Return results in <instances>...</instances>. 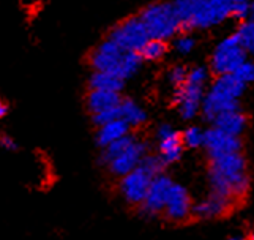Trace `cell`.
Instances as JSON below:
<instances>
[{
	"label": "cell",
	"instance_id": "6da1fadb",
	"mask_svg": "<svg viewBox=\"0 0 254 240\" xmlns=\"http://www.w3.org/2000/svg\"><path fill=\"white\" fill-rule=\"evenodd\" d=\"M208 180L212 191L237 201L243 198L248 191L250 177L247 169V161L240 152L227 154L223 157L212 158L208 169Z\"/></svg>",
	"mask_w": 254,
	"mask_h": 240
},
{
	"label": "cell",
	"instance_id": "7a4b0ae2",
	"mask_svg": "<svg viewBox=\"0 0 254 240\" xmlns=\"http://www.w3.org/2000/svg\"><path fill=\"white\" fill-rule=\"evenodd\" d=\"M142 56L137 51H125L111 38L101 41L90 56L93 70L109 71L122 79L131 78L141 67Z\"/></svg>",
	"mask_w": 254,
	"mask_h": 240
},
{
	"label": "cell",
	"instance_id": "3957f363",
	"mask_svg": "<svg viewBox=\"0 0 254 240\" xmlns=\"http://www.w3.org/2000/svg\"><path fill=\"white\" fill-rule=\"evenodd\" d=\"M245 85L247 84L234 73L218 75L216 81L202 101V111L205 117L213 120L226 111L237 109V100L245 92Z\"/></svg>",
	"mask_w": 254,
	"mask_h": 240
},
{
	"label": "cell",
	"instance_id": "277c9868",
	"mask_svg": "<svg viewBox=\"0 0 254 240\" xmlns=\"http://www.w3.org/2000/svg\"><path fill=\"white\" fill-rule=\"evenodd\" d=\"M208 81V71L204 67H196L188 71V78L183 85L175 88L174 101L179 106L182 119H194L202 108L204 88Z\"/></svg>",
	"mask_w": 254,
	"mask_h": 240
},
{
	"label": "cell",
	"instance_id": "5b68a950",
	"mask_svg": "<svg viewBox=\"0 0 254 240\" xmlns=\"http://www.w3.org/2000/svg\"><path fill=\"white\" fill-rule=\"evenodd\" d=\"M139 17L142 19L150 38L168 40L182 29L172 3H153L147 6Z\"/></svg>",
	"mask_w": 254,
	"mask_h": 240
},
{
	"label": "cell",
	"instance_id": "8992f818",
	"mask_svg": "<svg viewBox=\"0 0 254 240\" xmlns=\"http://www.w3.org/2000/svg\"><path fill=\"white\" fill-rule=\"evenodd\" d=\"M247 60V49L242 44L239 35H231L224 38L213 51L212 70L216 75L234 73Z\"/></svg>",
	"mask_w": 254,
	"mask_h": 240
},
{
	"label": "cell",
	"instance_id": "52a82bcc",
	"mask_svg": "<svg viewBox=\"0 0 254 240\" xmlns=\"http://www.w3.org/2000/svg\"><path fill=\"white\" fill-rule=\"evenodd\" d=\"M229 16V0H191V29L213 27Z\"/></svg>",
	"mask_w": 254,
	"mask_h": 240
},
{
	"label": "cell",
	"instance_id": "ba28073f",
	"mask_svg": "<svg viewBox=\"0 0 254 240\" xmlns=\"http://www.w3.org/2000/svg\"><path fill=\"white\" fill-rule=\"evenodd\" d=\"M109 38L116 41L120 48L125 51H141L145 41L150 38L141 17H129V19L120 22L112 29Z\"/></svg>",
	"mask_w": 254,
	"mask_h": 240
},
{
	"label": "cell",
	"instance_id": "9c48e42d",
	"mask_svg": "<svg viewBox=\"0 0 254 240\" xmlns=\"http://www.w3.org/2000/svg\"><path fill=\"white\" fill-rule=\"evenodd\" d=\"M155 177L156 175H153L147 167L139 164L136 169H133L127 175L122 177V182H120L122 196L129 204H141L145 199L147 191L150 188Z\"/></svg>",
	"mask_w": 254,
	"mask_h": 240
},
{
	"label": "cell",
	"instance_id": "30bf717a",
	"mask_svg": "<svg viewBox=\"0 0 254 240\" xmlns=\"http://www.w3.org/2000/svg\"><path fill=\"white\" fill-rule=\"evenodd\" d=\"M172 180L168 179L166 175H156L150 188L147 191V196L145 199L141 202V210L144 215H158L160 212L164 210V206H166V201H168V194H169V190L172 186Z\"/></svg>",
	"mask_w": 254,
	"mask_h": 240
},
{
	"label": "cell",
	"instance_id": "8fae6325",
	"mask_svg": "<svg viewBox=\"0 0 254 240\" xmlns=\"http://www.w3.org/2000/svg\"><path fill=\"white\" fill-rule=\"evenodd\" d=\"M204 147L207 149L208 155L212 158L216 157H223L227 154H234V152H240L242 142L239 136H234L226 133L220 128L213 127L212 130L205 131V141H204Z\"/></svg>",
	"mask_w": 254,
	"mask_h": 240
},
{
	"label": "cell",
	"instance_id": "7c38bea8",
	"mask_svg": "<svg viewBox=\"0 0 254 240\" xmlns=\"http://www.w3.org/2000/svg\"><path fill=\"white\" fill-rule=\"evenodd\" d=\"M144 157H145V144L141 141L134 139L117 158L112 160V161L108 164V167L114 175L124 177L128 172L136 169V167L141 164Z\"/></svg>",
	"mask_w": 254,
	"mask_h": 240
},
{
	"label": "cell",
	"instance_id": "4fadbf2b",
	"mask_svg": "<svg viewBox=\"0 0 254 240\" xmlns=\"http://www.w3.org/2000/svg\"><path fill=\"white\" fill-rule=\"evenodd\" d=\"M164 212L166 217L172 221H183L188 218L191 213V199L188 191L182 185L172 183L168 194V201H166L164 206Z\"/></svg>",
	"mask_w": 254,
	"mask_h": 240
},
{
	"label": "cell",
	"instance_id": "5bb4252c",
	"mask_svg": "<svg viewBox=\"0 0 254 240\" xmlns=\"http://www.w3.org/2000/svg\"><path fill=\"white\" fill-rule=\"evenodd\" d=\"M234 201L231 198L224 196V194H220L216 191H212L207 198H204L202 201H199L194 209H192V213L197 218L202 220H212V218H218L226 215L227 212L231 210Z\"/></svg>",
	"mask_w": 254,
	"mask_h": 240
},
{
	"label": "cell",
	"instance_id": "9a60e30c",
	"mask_svg": "<svg viewBox=\"0 0 254 240\" xmlns=\"http://www.w3.org/2000/svg\"><path fill=\"white\" fill-rule=\"evenodd\" d=\"M160 138V155L166 163H175L182 157L183 139L171 125H161L158 128Z\"/></svg>",
	"mask_w": 254,
	"mask_h": 240
},
{
	"label": "cell",
	"instance_id": "2e32d148",
	"mask_svg": "<svg viewBox=\"0 0 254 240\" xmlns=\"http://www.w3.org/2000/svg\"><path fill=\"white\" fill-rule=\"evenodd\" d=\"M122 98L116 90H101V88H90L87 95V108L90 114H100L104 111H111L119 108Z\"/></svg>",
	"mask_w": 254,
	"mask_h": 240
},
{
	"label": "cell",
	"instance_id": "e0dca14e",
	"mask_svg": "<svg viewBox=\"0 0 254 240\" xmlns=\"http://www.w3.org/2000/svg\"><path fill=\"white\" fill-rule=\"evenodd\" d=\"M213 123L216 128L229 133V135L240 136L245 127H247V119H245V115L242 112H239V109H231L215 117Z\"/></svg>",
	"mask_w": 254,
	"mask_h": 240
},
{
	"label": "cell",
	"instance_id": "ac0fdd59",
	"mask_svg": "<svg viewBox=\"0 0 254 240\" xmlns=\"http://www.w3.org/2000/svg\"><path fill=\"white\" fill-rule=\"evenodd\" d=\"M128 130H129V125L122 119L111 120L108 123H104V125L98 127V131H96V142H98L100 147H104L111 144V142L128 135Z\"/></svg>",
	"mask_w": 254,
	"mask_h": 240
},
{
	"label": "cell",
	"instance_id": "d6986e66",
	"mask_svg": "<svg viewBox=\"0 0 254 240\" xmlns=\"http://www.w3.org/2000/svg\"><path fill=\"white\" fill-rule=\"evenodd\" d=\"M119 119L127 122L129 127H139L145 122V111L133 100H122L119 106Z\"/></svg>",
	"mask_w": 254,
	"mask_h": 240
},
{
	"label": "cell",
	"instance_id": "ffe728a7",
	"mask_svg": "<svg viewBox=\"0 0 254 240\" xmlns=\"http://www.w3.org/2000/svg\"><path fill=\"white\" fill-rule=\"evenodd\" d=\"M90 88H101V90H116L120 92L124 87V79L117 75L109 73V71H98L95 70L89 79Z\"/></svg>",
	"mask_w": 254,
	"mask_h": 240
},
{
	"label": "cell",
	"instance_id": "44dd1931",
	"mask_svg": "<svg viewBox=\"0 0 254 240\" xmlns=\"http://www.w3.org/2000/svg\"><path fill=\"white\" fill-rule=\"evenodd\" d=\"M136 138L134 136H131V135H125L124 138H120V139H117V141H114V142H111V144H108V146H104L103 147V152H101V163H104V164H109L114 158H117L124 150L133 142Z\"/></svg>",
	"mask_w": 254,
	"mask_h": 240
},
{
	"label": "cell",
	"instance_id": "7402d4cb",
	"mask_svg": "<svg viewBox=\"0 0 254 240\" xmlns=\"http://www.w3.org/2000/svg\"><path fill=\"white\" fill-rule=\"evenodd\" d=\"M166 49L168 48H166L164 40L148 38L142 46V49L139 51V54H141L142 59H145V60H158L166 54Z\"/></svg>",
	"mask_w": 254,
	"mask_h": 240
},
{
	"label": "cell",
	"instance_id": "603a6c76",
	"mask_svg": "<svg viewBox=\"0 0 254 240\" xmlns=\"http://www.w3.org/2000/svg\"><path fill=\"white\" fill-rule=\"evenodd\" d=\"M237 35L247 52L254 54V17L253 16H250V19L240 25Z\"/></svg>",
	"mask_w": 254,
	"mask_h": 240
},
{
	"label": "cell",
	"instance_id": "cb8c5ba5",
	"mask_svg": "<svg viewBox=\"0 0 254 240\" xmlns=\"http://www.w3.org/2000/svg\"><path fill=\"white\" fill-rule=\"evenodd\" d=\"M172 6L180 21L182 29H191V0H174Z\"/></svg>",
	"mask_w": 254,
	"mask_h": 240
},
{
	"label": "cell",
	"instance_id": "d4e9b609",
	"mask_svg": "<svg viewBox=\"0 0 254 240\" xmlns=\"http://www.w3.org/2000/svg\"><path fill=\"white\" fill-rule=\"evenodd\" d=\"M182 139H183V144L188 147H200V146H204L205 131H202L197 127H191L183 133Z\"/></svg>",
	"mask_w": 254,
	"mask_h": 240
},
{
	"label": "cell",
	"instance_id": "484cf974",
	"mask_svg": "<svg viewBox=\"0 0 254 240\" xmlns=\"http://www.w3.org/2000/svg\"><path fill=\"white\" fill-rule=\"evenodd\" d=\"M231 2V16L237 17V19H245L251 10V5L248 0H229Z\"/></svg>",
	"mask_w": 254,
	"mask_h": 240
},
{
	"label": "cell",
	"instance_id": "4316f807",
	"mask_svg": "<svg viewBox=\"0 0 254 240\" xmlns=\"http://www.w3.org/2000/svg\"><path fill=\"white\" fill-rule=\"evenodd\" d=\"M234 75L237 76L239 79H242L245 84L254 82V64H253V62L245 60L243 64L234 71Z\"/></svg>",
	"mask_w": 254,
	"mask_h": 240
},
{
	"label": "cell",
	"instance_id": "83f0119b",
	"mask_svg": "<svg viewBox=\"0 0 254 240\" xmlns=\"http://www.w3.org/2000/svg\"><path fill=\"white\" fill-rule=\"evenodd\" d=\"M187 78H188V71H187L185 68H183V67H180V65H177V67L171 68L169 75H168L169 82H171V84H172L175 88L185 84Z\"/></svg>",
	"mask_w": 254,
	"mask_h": 240
},
{
	"label": "cell",
	"instance_id": "f1b7e54d",
	"mask_svg": "<svg viewBox=\"0 0 254 240\" xmlns=\"http://www.w3.org/2000/svg\"><path fill=\"white\" fill-rule=\"evenodd\" d=\"M194 44L196 43L191 37L183 35V37H179L177 40H175V49H177V52H180V54H190V52L192 51V48H194Z\"/></svg>",
	"mask_w": 254,
	"mask_h": 240
},
{
	"label": "cell",
	"instance_id": "f546056e",
	"mask_svg": "<svg viewBox=\"0 0 254 240\" xmlns=\"http://www.w3.org/2000/svg\"><path fill=\"white\" fill-rule=\"evenodd\" d=\"M0 146H2L5 150H16L17 149V144L16 141L8 135V133H0Z\"/></svg>",
	"mask_w": 254,
	"mask_h": 240
},
{
	"label": "cell",
	"instance_id": "4dcf8cb0",
	"mask_svg": "<svg viewBox=\"0 0 254 240\" xmlns=\"http://www.w3.org/2000/svg\"><path fill=\"white\" fill-rule=\"evenodd\" d=\"M8 111H10V106H8V103L0 96V120L5 119V115L8 114Z\"/></svg>",
	"mask_w": 254,
	"mask_h": 240
},
{
	"label": "cell",
	"instance_id": "1f68e13d",
	"mask_svg": "<svg viewBox=\"0 0 254 240\" xmlns=\"http://www.w3.org/2000/svg\"><path fill=\"white\" fill-rule=\"evenodd\" d=\"M251 237H253V239H254V233H253V236H251Z\"/></svg>",
	"mask_w": 254,
	"mask_h": 240
}]
</instances>
